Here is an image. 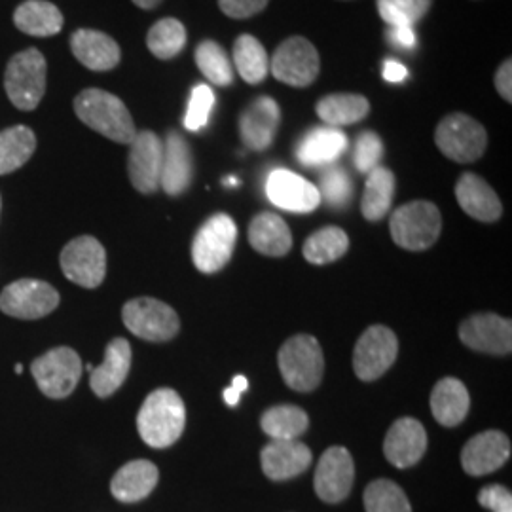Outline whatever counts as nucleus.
<instances>
[{
	"instance_id": "obj_9",
	"label": "nucleus",
	"mask_w": 512,
	"mask_h": 512,
	"mask_svg": "<svg viewBox=\"0 0 512 512\" xmlns=\"http://www.w3.org/2000/svg\"><path fill=\"white\" fill-rule=\"evenodd\" d=\"M31 372L46 397L65 399L80 382L82 361L74 349L54 348L33 361Z\"/></svg>"
},
{
	"instance_id": "obj_43",
	"label": "nucleus",
	"mask_w": 512,
	"mask_h": 512,
	"mask_svg": "<svg viewBox=\"0 0 512 512\" xmlns=\"http://www.w3.org/2000/svg\"><path fill=\"white\" fill-rule=\"evenodd\" d=\"M384 158V143L378 133L363 131L359 133L355 145H353V164L359 173H370L372 169L380 167Z\"/></svg>"
},
{
	"instance_id": "obj_11",
	"label": "nucleus",
	"mask_w": 512,
	"mask_h": 512,
	"mask_svg": "<svg viewBox=\"0 0 512 512\" xmlns=\"http://www.w3.org/2000/svg\"><path fill=\"white\" fill-rule=\"evenodd\" d=\"M399 355L395 332L384 325L368 327L353 351V370L359 380L374 382L382 378Z\"/></svg>"
},
{
	"instance_id": "obj_8",
	"label": "nucleus",
	"mask_w": 512,
	"mask_h": 512,
	"mask_svg": "<svg viewBox=\"0 0 512 512\" xmlns=\"http://www.w3.org/2000/svg\"><path fill=\"white\" fill-rule=\"evenodd\" d=\"M122 319L129 332L148 342L173 340L181 329L177 311L156 298L129 300L122 310Z\"/></svg>"
},
{
	"instance_id": "obj_10",
	"label": "nucleus",
	"mask_w": 512,
	"mask_h": 512,
	"mask_svg": "<svg viewBox=\"0 0 512 512\" xmlns=\"http://www.w3.org/2000/svg\"><path fill=\"white\" fill-rule=\"evenodd\" d=\"M270 71L275 80L293 86L306 88L321 71V59L308 38L291 37L283 40L270 59Z\"/></svg>"
},
{
	"instance_id": "obj_28",
	"label": "nucleus",
	"mask_w": 512,
	"mask_h": 512,
	"mask_svg": "<svg viewBox=\"0 0 512 512\" xmlns=\"http://www.w3.org/2000/svg\"><path fill=\"white\" fill-rule=\"evenodd\" d=\"M249 243L260 255L285 256L293 247V234L279 215L260 213L249 224Z\"/></svg>"
},
{
	"instance_id": "obj_41",
	"label": "nucleus",
	"mask_w": 512,
	"mask_h": 512,
	"mask_svg": "<svg viewBox=\"0 0 512 512\" xmlns=\"http://www.w3.org/2000/svg\"><path fill=\"white\" fill-rule=\"evenodd\" d=\"M433 0H376L378 14L387 27H412L431 8Z\"/></svg>"
},
{
	"instance_id": "obj_36",
	"label": "nucleus",
	"mask_w": 512,
	"mask_h": 512,
	"mask_svg": "<svg viewBox=\"0 0 512 512\" xmlns=\"http://www.w3.org/2000/svg\"><path fill=\"white\" fill-rule=\"evenodd\" d=\"M348 234L338 226H327L317 232H313L304 243V258L310 264H330L348 253Z\"/></svg>"
},
{
	"instance_id": "obj_3",
	"label": "nucleus",
	"mask_w": 512,
	"mask_h": 512,
	"mask_svg": "<svg viewBox=\"0 0 512 512\" xmlns=\"http://www.w3.org/2000/svg\"><path fill=\"white\" fill-rule=\"evenodd\" d=\"M277 363L285 384L294 391L308 393L323 380L325 357L317 338L310 334H296L289 338L277 355Z\"/></svg>"
},
{
	"instance_id": "obj_18",
	"label": "nucleus",
	"mask_w": 512,
	"mask_h": 512,
	"mask_svg": "<svg viewBox=\"0 0 512 512\" xmlns=\"http://www.w3.org/2000/svg\"><path fill=\"white\" fill-rule=\"evenodd\" d=\"M511 458V440L501 431H484L469 440L461 452V465L471 476H484L501 469Z\"/></svg>"
},
{
	"instance_id": "obj_16",
	"label": "nucleus",
	"mask_w": 512,
	"mask_h": 512,
	"mask_svg": "<svg viewBox=\"0 0 512 512\" xmlns=\"http://www.w3.org/2000/svg\"><path fill=\"white\" fill-rule=\"evenodd\" d=\"M459 338L467 348L475 351L509 355L512 351L511 319L495 313H476L461 323Z\"/></svg>"
},
{
	"instance_id": "obj_45",
	"label": "nucleus",
	"mask_w": 512,
	"mask_h": 512,
	"mask_svg": "<svg viewBox=\"0 0 512 512\" xmlns=\"http://www.w3.org/2000/svg\"><path fill=\"white\" fill-rule=\"evenodd\" d=\"M270 0H219L220 10L232 19L253 18L260 14Z\"/></svg>"
},
{
	"instance_id": "obj_15",
	"label": "nucleus",
	"mask_w": 512,
	"mask_h": 512,
	"mask_svg": "<svg viewBox=\"0 0 512 512\" xmlns=\"http://www.w3.org/2000/svg\"><path fill=\"white\" fill-rule=\"evenodd\" d=\"M355 480V463L344 446H332L317 463L315 494L325 503H340L348 497Z\"/></svg>"
},
{
	"instance_id": "obj_46",
	"label": "nucleus",
	"mask_w": 512,
	"mask_h": 512,
	"mask_svg": "<svg viewBox=\"0 0 512 512\" xmlns=\"http://www.w3.org/2000/svg\"><path fill=\"white\" fill-rule=\"evenodd\" d=\"M387 40L391 46L401 48V50L416 48V33L412 27H389Z\"/></svg>"
},
{
	"instance_id": "obj_27",
	"label": "nucleus",
	"mask_w": 512,
	"mask_h": 512,
	"mask_svg": "<svg viewBox=\"0 0 512 512\" xmlns=\"http://www.w3.org/2000/svg\"><path fill=\"white\" fill-rule=\"evenodd\" d=\"M158 467L147 459L126 463L110 482V492L122 503H137L152 494L158 484Z\"/></svg>"
},
{
	"instance_id": "obj_32",
	"label": "nucleus",
	"mask_w": 512,
	"mask_h": 512,
	"mask_svg": "<svg viewBox=\"0 0 512 512\" xmlns=\"http://www.w3.org/2000/svg\"><path fill=\"white\" fill-rule=\"evenodd\" d=\"M395 175L387 167H376L368 173L365 184V194L361 200L363 217L370 222L384 219L391 209L393 196H395Z\"/></svg>"
},
{
	"instance_id": "obj_52",
	"label": "nucleus",
	"mask_w": 512,
	"mask_h": 512,
	"mask_svg": "<svg viewBox=\"0 0 512 512\" xmlns=\"http://www.w3.org/2000/svg\"><path fill=\"white\" fill-rule=\"evenodd\" d=\"M0 211H2V198H0Z\"/></svg>"
},
{
	"instance_id": "obj_39",
	"label": "nucleus",
	"mask_w": 512,
	"mask_h": 512,
	"mask_svg": "<svg viewBox=\"0 0 512 512\" xmlns=\"http://www.w3.org/2000/svg\"><path fill=\"white\" fill-rule=\"evenodd\" d=\"M317 192L321 202L327 203L332 209H346L355 194V186L344 167L327 165L319 177Z\"/></svg>"
},
{
	"instance_id": "obj_26",
	"label": "nucleus",
	"mask_w": 512,
	"mask_h": 512,
	"mask_svg": "<svg viewBox=\"0 0 512 512\" xmlns=\"http://www.w3.org/2000/svg\"><path fill=\"white\" fill-rule=\"evenodd\" d=\"M459 207L475 220L495 222L503 213L494 188L475 173H463L456 184Z\"/></svg>"
},
{
	"instance_id": "obj_35",
	"label": "nucleus",
	"mask_w": 512,
	"mask_h": 512,
	"mask_svg": "<svg viewBox=\"0 0 512 512\" xmlns=\"http://www.w3.org/2000/svg\"><path fill=\"white\" fill-rule=\"evenodd\" d=\"M234 65L247 84H260L270 73V59L260 40L241 35L234 44Z\"/></svg>"
},
{
	"instance_id": "obj_22",
	"label": "nucleus",
	"mask_w": 512,
	"mask_h": 512,
	"mask_svg": "<svg viewBox=\"0 0 512 512\" xmlns=\"http://www.w3.org/2000/svg\"><path fill=\"white\" fill-rule=\"evenodd\" d=\"M194 177V158L188 141L181 133L169 131L164 141V164H162V177L160 188H164L167 196H181L184 194Z\"/></svg>"
},
{
	"instance_id": "obj_4",
	"label": "nucleus",
	"mask_w": 512,
	"mask_h": 512,
	"mask_svg": "<svg viewBox=\"0 0 512 512\" xmlns=\"http://www.w3.org/2000/svg\"><path fill=\"white\" fill-rule=\"evenodd\" d=\"M46 73V57L37 48L23 50L8 61L4 88L16 109L25 112L37 109L46 93Z\"/></svg>"
},
{
	"instance_id": "obj_38",
	"label": "nucleus",
	"mask_w": 512,
	"mask_h": 512,
	"mask_svg": "<svg viewBox=\"0 0 512 512\" xmlns=\"http://www.w3.org/2000/svg\"><path fill=\"white\" fill-rule=\"evenodd\" d=\"M148 50L158 59H173L186 46V29L179 19L164 18L156 21L147 37Z\"/></svg>"
},
{
	"instance_id": "obj_17",
	"label": "nucleus",
	"mask_w": 512,
	"mask_h": 512,
	"mask_svg": "<svg viewBox=\"0 0 512 512\" xmlns=\"http://www.w3.org/2000/svg\"><path fill=\"white\" fill-rule=\"evenodd\" d=\"M266 196L279 209L311 213L321 205L317 186L289 169H274L266 179Z\"/></svg>"
},
{
	"instance_id": "obj_50",
	"label": "nucleus",
	"mask_w": 512,
	"mask_h": 512,
	"mask_svg": "<svg viewBox=\"0 0 512 512\" xmlns=\"http://www.w3.org/2000/svg\"><path fill=\"white\" fill-rule=\"evenodd\" d=\"M135 6H139V8H143V10H152V8H156L162 0H131Z\"/></svg>"
},
{
	"instance_id": "obj_49",
	"label": "nucleus",
	"mask_w": 512,
	"mask_h": 512,
	"mask_svg": "<svg viewBox=\"0 0 512 512\" xmlns=\"http://www.w3.org/2000/svg\"><path fill=\"white\" fill-rule=\"evenodd\" d=\"M382 74H384V78L387 82L399 84V82H403L404 78H406L408 71H406V67H404L403 63H399V61H395V59H387V61H384Z\"/></svg>"
},
{
	"instance_id": "obj_25",
	"label": "nucleus",
	"mask_w": 512,
	"mask_h": 512,
	"mask_svg": "<svg viewBox=\"0 0 512 512\" xmlns=\"http://www.w3.org/2000/svg\"><path fill=\"white\" fill-rule=\"evenodd\" d=\"M131 368V346L126 338H114L105 349V361L97 368L90 366V387L101 399L116 393L128 378Z\"/></svg>"
},
{
	"instance_id": "obj_14",
	"label": "nucleus",
	"mask_w": 512,
	"mask_h": 512,
	"mask_svg": "<svg viewBox=\"0 0 512 512\" xmlns=\"http://www.w3.org/2000/svg\"><path fill=\"white\" fill-rule=\"evenodd\" d=\"M164 164V141L154 131H137L129 143V181L141 194H154L160 188Z\"/></svg>"
},
{
	"instance_id": "obj_21",
	"label": "nucleus",
	"mask_w": 512,
	"mask_h": 512,
	"mask_svg": "<svg viewBox=\"0 0 512 512\" xmlns=\"http://www.w3.org/2000/svg\"><path fill=\"white\" fill-rule=\"evenodd\" d=\"M260 465L270 480L281 482L302 475L311 465V450L300 440H272L260 452Z\"/></svg>"
},
{
	"instance_id": "obj_40",
	"label": "nucleus",
	"mask_w": 512,
	"mask_h": 512,
	"mask_svg": "<svg viewBox=\"0 0 512 512\" xmlns=\"http://www.w3.org/2000/svg\"><path fill=\"white\" fill-rule=\"evenodd\" d=\"M366 512H412L410 501L401 486L391 480H374L365 490Z\"/></svg>"
},
{
	"instance_id": "obj_1",
	"label": "nucleus",
	"mask_w": 512,
	"mask_h": 512,
	"mask_svg": "<svg viewBox=\"0 0 512 512\" xmlns=\"http://www.w3.org/2000/svg\"><path fill=\"white\" fill-rule=\"evenodd\" d=\"M186 408L175 389H156L137 414V431L150 448H169L183 435Z\"/></svg>"
},
{
	"instance_id": "obj_2",
	"label": "nucleus",
	"mask_w": 512,
	"mask_h": 512,
	"mask_svg": "<svg viewBox=\"0 0 512 512\" xmlns=\"http://www.w3.org/2000/svg\"><path fill=\"white\" fill-rule=\"evenodd\" d=\"M74 112L88 128L114 143L129 145L137 135L128 107L114 93L88 88L76 95Z\"/></svg>"
},
{
	"instance_id": "obj_31",
	"label": "nucleus",
	"mask_w": 512,
	"mask_h": 512,
	"mask_svg": "<svg viewBox=\"0 0 512 512\" xmlns=\"http://www.w3.org/2000/svg\"><path fill=\"white\" fill-rule=\"evenodd\" d=\"M317 116L330 126H351L365 120L370 112V103L359 93H330L317 103Z\"/></svg>"
},
{
	"instance_id": "obj_29",
	"label": "nucleus",
	"mask_w": 512,
	"mask_h": 512,
	"mask_svg": "<svg viewBox=\"0 0 512 512\" xmlns=\"http://www.w3.org/2000/svg\"><path fill=\"white\" fill-rule=\"evenodd\" d=\"M471 397L458 378H442L431 393V410L444 427H456L467 418Z\"/></svg>"
},
{
	"instance_id": "obj_23",
	"label": "nucleus",
	"mask_w": 512,
	"mask_h": 512,
	"mask_svg": "<svg viewBox=\"0 0 512 512\" xmlns=\"http://www.w3.org/2000/svg\"><path fill=\"white\" fill-rule=\"evenodd\" d=\"M71 50L86 69L95 73L112 71L122 59L116 40L95 29H78L73 33Z\"/></svg>"
},
{
	"instance_id": "obj_24",
	"label": "nucleus",
	"mask_w": 512,
	"mask_h": 512,
	"mask_svg": "<svg viewBox=\"0 0 512 512\" xmlns=\"http://www.w3.org/2000/svg\"><path fill=\"white\" fill-rule=\"evenodd\" d=\"M348 137L338 128H313L296 145V160L304 167L332 165L346 150Z\"/></svg>"
},
{
	"instance_id": "obj_47",
	"label": "nucleus",
	"mask_w": 512,
	"mask_h": 512,
	"mask_svg": "<svg viewBox=\"0 0 512 512\" xmlns=\"http://www.w3.org/2000/svg\"><path fill=\"white\" fill-rule=\"evenodd\" d=\"M512 61L511 59H507V61H503L501 63V67L497 69V73H495V88H497V92L499 95L507 101V103H511L512 101Z\"/></svg>"
},
{
	"instance_id": "obj_44",
	"label": "nucleus",
	"mask_w": 512,
	"mask_h": 512,
	"mask_svg": "<svg viewBox=\"0 0 512 512\" xmlns=\"http://www.w3.org/2000/svg\"><path fill=\"white\" fill-rule=\"evenodd\" d=\"M478 503L492 512H512V494L499 484H492L480 490Z\"/></svg>"
},
{
	"instance_id": "obj_37",
	"label": "nucleus",
	"mask_w": 512,
	"mask_h": 512,
	"mask_svg": "<svg viewBox=\"0 0 512 512\" xmlns=\"http://www.w3.org/2000/svg\"><path fill=\"white\" fill-rule=\"evenodd\" d=\"M196 65L213 86L226 88L234 82L232 61L226 50L215 40H203L196 48Z\"/></svg>"
},
{
	"instance_id": "obj_5",
	"label": "nucleus",
	"mask_w": 512,
	"mask_h": 512,
	"mask_svg": "<svg viewBox=\"0 0 512 512\" xmlns=\"http://www.w3.org/2000/svg\"><path fill=\"white\" fill-rule=\"evenodd\" d=\"M393 241L406 251H425L435 245L442 230V217L435 203L410 202L399 207L389 220Z\"/></svg>"
},
{
	"instance_id": "obj_12",
	"label": "nucleus",
	"mask_w": 512,
	"mask_h": 512,
	"mask_svg": "<svg viewBox=\"0 0 512 512\" xmlns=\"http://www.w3.org/2000/svg\"><path fill=\"white\" fill-rule=\"evenodd\" d=\"M59 264L69 281L84 289H95L107 275V251L92 236H80L65 245Z\"/></svg>"
},
{
	"instance_id": "obj_6",
	"label": "nucleus",
	"mask_w": 512,
	"mask_h": 512,
	"mask_svg": "<svg viewBox=\"0 0 512 512\" xmlns=\"http://www.w3.org/2000/svg\"><path fill=\"white\" fill-rule=\"evenodd\" d=\"M238 226L226 213L205 220L192 243V260L202 274H217L234 255Z\"/></svg>"
},
{
	"instance_id": "obj_7",
	"label": "nucleus",
	"mask_w": 512,
	"mask_h": 512,
	"mask_svg": "<svg viewBox=\"0 0 512 512\" xmlns=\"http://www.w3.org/2000/svg\"><path fill=\"white\" fill-rule=\"evenodd\" d=\"M435 143L446 158L458 164H471L488 147V133L475 118L454 112L440 120L435 131Z\"/></svg>"
},
{
	"instance_id": "obj_48",
	"label": "nucleus",
	"mask_w": 512,
	"mask_h": 512,
	"mask_svg": "<svg viewBox=\"0 0 512 512\" xmlns=\"http://www.w3.org/2000/svg\"><path fill=\"white\" fill-rule=\"evenodd\" d=\"M249 389V380L245 376H236L232 380V385L228 389H224V401L228 406H238L241 393Z\"/></svg>"
},
{
	"instance_id": "obj_33",
	"label": "nucleus",
	"mask_w": 512,
	"mask_h": 512,
	"mask_svg": "<svg viewBox=\"0 0 512 512\" xmlns=\"http://www.w3.org/2000/svg\"><path fill=\"white\" fill-rule=\"evenodd\" d=\"M260 427L272 440H296L308 431L310 418L300 406L279 404L262 414Z\"/></svg>"
},
{
	"instance_id": "obj_30",
	"label": "nucleus",
	"mask_w": 512,
	"mask_h": 512,
	"mask_svg": "<svg viewBox=\"0 0 512 512\" xmlns=\"http://www.w3.org/2000/svg\"><path fill=\"white\" fill-rule=\"evenodd\" d=\"M14 23L31 37H54L63 29V14L48 0H25L14 12Z\"/></svg>"
},
{
	"instance_id": "obj_20",
	"label": "nucleus",
	"mask_w": 512,
	"mask_h": 512,
	"mask_svg": "<svg viewBox=\"0 0 512 512\" xmlns=\"http://www.w3.org/2000/svg\"><path fill=\"white\" fill-rule=\"evenodd\" d=\"M427 450V433L420 421L401 418L391 425L384 440V454L397 469L414 467Z\"/></svg>"
},
{
	"instance_id": "obj_34",
	"label": "nucleus",
	"mask_w": 512,
	"mask_h": 512,
	"mask_svg": "<svg viewBox=\"0 0 512 512\" xmlns=\"http://www.w3.org/2000/svg\"><path fill=\"white\" fill-rule=\"evenodd\" d=\"M37 148V135L27 126L0 131V175L18 171L27 164Z\"/></svg>"
},
{
	"instance_id": "obj_51",
	"label": "nucleus",
	"mask_w": 512,
	"mask_h": 512,
	"mask_svg": "<svg viewBox=\"0 0 512 512\" xmlns=\"http://www.w3.org/2000/svg\"><path fill=\"white\" fill-rule=\"evenodd\" d=\"M16 372H18V374H21V372H23V368H21V365H16Z\"/></svg>"
},
{
	"instance_id": "obj_19",
	"label": "nucleus",
	"mask_w": 512,
	"mask_h": 512,
	"mask_svg": "<svg viewBox=\"0 0 512 512\" xmlns=\"http://www.w3.org/2000/svg\"><path fill=\"white\" fill-rule=\"evenodd\" d=\"M281 122V110L272 97H256L239 116V135L249 150L262 152L272 147Z\"/></svg>"
},
{
	"instance_id": "obj_13",
	"label": "nucleus",
	"mask_w": 512,
	"mask_h": 512,
	"mask_svg": "<svg viewBox=\"0 0 512 512\" xmlns=\"http://www.w3.org/2000/svg\"><path fill=\"white\" fill-rule=\"evenodd\" d=\"M59 306V293L46 281L18 279L0 293V311L10 317L35 321Z\"/></svg>"
},
{
	"instance_id": "obj_42",
	"label": "nucleus",
	"mask_w": 512,
	"mask_h": 512,
	"mask_svg": "<svg viewBox=\"0 0 512 512\" xmlns=\"http://www.w3.org/2000/svg\"><path fill=\"white\" fill-rule=\"evenodd\" d=\"M213 107H215V93L207 84H198L192 90L190 101H188V109L184 114V128L188 131H202L209 122Z\"/></svg>"
}]
</instances>
